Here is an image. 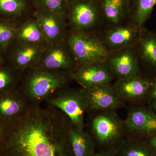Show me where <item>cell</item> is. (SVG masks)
<instances>
[{
    "label": "cell",
    "mask_w": 156,
    "mask_h": 156,
    "mask_svg": "<svg viewBox=\"0 0 156 156\" xmlns=\"http://www.w3.org/2000/svg\"><path fill=\"white\" fill-rule=\"evenodd\" d=\"M71 124L62 112L47 105H30L6 125L1 156H73L69 139Z\"/></svg>",
    "instance_id": "6da1fadb"
},
{
    "label": "cell",
    "mask_w": 156,
    "mask_h": 156,
    "mask_svg": "<svg viewBox=\"0 0 156 156\" xmlns=\"http://www.w3.org/2000/svg\"><path fill=\"white\" fill-rule=\"evenodd\" d=\"M71 73L34 66L23 73L18 89L30 105H41L68 87L73 80Z\"/></svg>",
    "instance_id": "7a4b0ae2"
},
{
    "label": "cell",
    "mask_w": 156,
    "mask_h": 156,
    "mask_svg": "<svg viewBox=\"0 0 156 156\" xmlns=\"http://www.w3.org/2000/svg\"><path fill=\"white\" fill-rule=\"evenodd\" d=\"M87 132L96 147L103 150H118L126 138L124 120L116 111L89 112Z\"/></svg>",
    "instance_id": "3957f363"
},
{
    "label": "cell",
    "mask_w": 156,
    "mask_h": 156,
    "mask_svg": "<svg viewBox=\"0 0 156 156\" xmlns=\"http://www.w3.org/2000/svg\"><path fill=\"white\" fill-rule=\"evenodd\" d=\"M66 41L76 62L77 67L105 60L108 53L99 34L68 29Z\"/></svg>",
    "instance_id": "277c9868"
},
{
    "label": "cell",
    "mask_w": 156,
    "mask_h": 156,
    "mask_svg": "<svg viewBox=\"0 0 156 156\" xmlns=\"http://www.w3.org/2000/svg\"><path fill=\"white\" fill-rule=\"evenodd\" d=\"M47 105L58 109L69 120L72 126L85 129V115L88 102L83 88L62 89L46 101Z\"/></svg>",
    "instance_id": "5b68a950"
},
{
    "label": "cell",
    "mask_w": 156,
    "mask_h": 156,
    "mask_svg": "<svg viewBox=\"0 0 156 156\" xmlns=\"http://www.w3.org/2000/svg\"><path fill=\"white\" fill-rule=\"evenodd\" d=\"M66 21L69 29L96 32L103 23L99 0H69Z\"/></svg>",
    "instance_id": "8992f818"
},
{
    "label": "cell",
    "mask_w": 156,
    "mask_h": 156,
    "mask_svg": "<svg viewBox=\"0 0 156 156\" xmlns=\"http://www.w3.org/2000/svg\"><path fill=\"white\" fill-rule=\"evenodd\" d=\"M124 125L126 137L145 140L156 134V112L150 107L132 105Z\"/></svg>",
    "instance_id": "52a82bcc"
},
{
    "label": "cell",
    "mask_w": 156,
    "mask_h": 156,
    "mask_svg": "<svg viewBox=\"0 0 156 156\" xmlns=\"http://www.w3.org/2000/svg\"><path fill=\"white\" fill-rule=\"evenodd\" d=\"M105 61L117 80L143 74L135 47L108 51Z\"/></svg>",
    "instance_id": "ba28073f"
},
{
    "label": "cell",
    "mask_w": 156,
    "mask_h": 156,
    "mask_svg": "<svg viewBox=\"0 0 156 156\" xmlns=\"http://www.w3.org/2000/svg\"><path fill=\"white\" fill-rule=\"evenodd\" d=\"M35 66L50 70L72 73L77 67L71 50L66 41L48 45Z\"/></svg>",
    "instance_id": "9c48e42d"
},
{
    "label": "cell",
    "mask_w": 156,
    "mask_h": 156,
    "mask_svg": "<svg viewBox=\"0 0 156 156\" xmlns=\"http://www.w3.org/2000/svg\"><path fill=\"white\" fill-rule=\"evenodd\" d=\"M73 80L83 89L112 83L115 79L105 60L94 62L77 67L71 73Z\"/></svg>",
    "instance_id": "30bf717a"
},
{
    "label": "cell",
    "mask_w": 156,
    "mask_h": 156,
    "mask_svg": "<svg viewBox=\"0 0 156 156\" xmlns=\"http://www.w3.org/2000/svg\"><path fill=\"white\" fill-rule=\"evenodd\" d=\"M83 89L88 102V113L103 110L117 111L126 107V103L117 94L113 84H105Z\"/></svg>",
    "instance_id": "8fae6325"
},
{
    "label": "cell",
    "mask_w": 156,
    "mask_h": 156,
    "mask_svg": "<svg viewBox=\"0 0 156 156\" xmlns=\"http://www.w3.org/2000/svg\"><path fill=\"white\" fill-rule=\"evenodd\" d=\"M47 46L29 44L15 41L6 51L7 61L22 74L27 69L37 64Z\"/></svg>",
    "instance_id": "7c38bea8"
},
{
    "label": "cell",
    "mask_w": 156,
    "mask_h": 156,
    "mask_svg": "<svg viewBox=\"0 0 156 156\" xmlns=\"http://www.w3.org/2000/svg\"><path fill=\"white\" fill-rule=\"evenodd\" d=\"M33 16L41 29L48 45L56 44L65 40L68 27L63 17L43 9H36Z\"/></svg>",
    "instance_id": "4fadbf2b"
},
{
    "label": "cell",
    "mask_w": 156,
    "mask_h": 156,
    "mask_svg": "<svg viewBox=\"0 0 156 156\" xmlns=\"http://www.w3.org/2000/svg\"><path fill=\"white\" fill-rule=\"evenodd\" d=\"M153 77L141 75L117 80L113 84L117 94L125 103L135 104L148 96Z\"/></svg>",
    "instance_id": "5bb4252c"
},
{
    "label": "cell",
    "mask_w": 156,
    "mask_h": 156,
    "mask_svg": "<svg viewBox=\"0 0 156 156\" xmlns=\"http://www.w3.org/2000/svg\"><path fill=\"white\" fill-rule=\"evenodd\" d=\"M139 29L131 23L107 27L99 35L108 51L135 47Z\"/></svg>",
    "instance_id": "9a60e30c"
},
{
    "label": "cell",
    "mask_w": 156,
    "mask_h": 156,
    "mask_svg": "<svg viewBox=\"0 0 156 156\" xmlns=\"http://www.w3.org/2000/svg\"><path fill=\"white\" fill-rule=\"evenodd\" d=\"M136 53L140 67L156 75V33L140 28L136 46Z\"/></svg>",
    "instance_id": "2e32d148"
},
{
    "label": "cell",
    "mask_w": 156,
    "mask_h": 156,
    "mask_svg": "<svg viewBox=\"0 0 156 156\" xmlns=\"http://www.w3.org/2000/svg\"><path fill=\"white\" fill-rule=\"evenodd\" d=\"M30 105L17 89L0 95V119L6 124L24 114Z\"/></svg>",
    "instance_id": "e0dca14e"
},
{
    "label": "cell",
    "mask_w": 156,
    "mask_h": 156,
    "mask_svg": "<svg viewBox=\"0 0 156 156\" xmlns=\"http://www.w3.org/2000/svg\"><path fill=\"white\" fill-rule=\"evenodd\" d=\"M103 23L107 27L128 23L130 0H99Z\"/></svg>",
    "instance_id": "ac0fdd59"
},
{
    "label": "cell",
    "mask_w": 156,
    "mask_h": 156,
    "mask_svg": "<svg viewBox=\"0 0 156 156\" xmlns=\"http://www.w3.org/2000/svg\"><path fill=\"white\" fill-rule=\"evenodd\" d=\"M33 0H0V19L22 22L33 15Z\"/></svg>",
    "instance_id": "d6986e66"
},
{
    "label": "cell",
    "mask_w": 156,
    "mask_h": 156,
    "mask_svg": "<svg viewBox=\"0 0 156 156\" xmlns=\"http://www.w3.org/2000/svg\"><path fill=\"white\" fill-rule=\"evenodd\" d=\"M68 136L73 156H92L95 153V142L85 129L71 125Z\"/></svg>",
    "instance_id": "ffe728a7"
},
{
    "label": "cell",
    "mask_w": 156,
    "mask_h": 156,
    "mask_svg": "<svg viewBox=\"0 0 156 156\" xmlns=\"http://www.w3.org/2000/svg\"><path fill=\"white\" fill-rule=\"evenodd\" d=\"M15 41L29 44L48 46L41 29L33 16L19 23Z\"/></svg>",
    "instance_id": "44dd1931"
},
{
    "label": "cell",
    "mask_w": 156,
    "mask_h": 156,
    "mask_svg": "<svg viewBox=\"0 0 156 156\" xmlns=\"http://www.w3.org/2000/svg\"><path fill=\"white\" fill-rule=\"evenodd\" d=\"M156 5V0H130L128 23L138 29L143 27Z\"/></svg>",
    "instance_id": "7402d4cb"
},
{
    "label": "cell",
    "mask_w": 156,
    "mask_h": 156,
    "mask_svg": "<svg viewBox=\"0 0 156 156\" xmlns=\"http://www.w3.org/2000/svg\"><path fill=\"white\" fill-rule=\"evenodd\" d=\"M117 156H154L144 140L126 137L117 150Z\"/></svg>",
    "instance_id": "603a6c76"
},
{
    "label": "cell",
    "mask_w": 156,
    "mask_h": 156,
    "mask_svg": "<svg viewBox=\"0 0 156 156\" xmlns=\"http://www.w3.org/2000/svg\"><path fill=\"white\" fill-rule=\"evenodd\" d=\"M22 74L7 63L0 66V95L17 89Z\"/></svg>",
    "instance_id": "cb8c5ba5"
},
{
    "label": "cell",
    "mask_w": 156,
    "mask_h": 156,
    "mask_svg": "<svg viewBox=\"0 0 156 156\" xmlns=\"http://www.w3.org/2000/svg\"><path fill=\"white\" fill-rule=\"evenodd\" d=\"M19 23L9 20L0 19V49L5 54L15 41Z\"/></svg>",
    "instance_id": "d4e9b609"
},
{
    "label": "cell",
    "mask_w": 156,
    "mask_h": 156,
    "mask_svg": "<svg viewBox=\"0 0 156 156\" xmlns=\"http://www.w3.org/2000/svg\"><path fill=\"white\" fill-rule=\"evenodd\" d=\"M69 0H33L36 9L52 11L66 20Z\"/></svg>",
    "instance_id": "484cf974"
},
{
    "label": "cell",
    "mask_w": 156,
    "mask_h": 156,
    "mask_svg": "<svg viewBox=\"0 0 156 156\" xmlns=\"http://www.w3.org/2000/svg\"><path fill=\"white\" fill-rule=\"evenodd\" d=\"M148 97L149 100L150 107L156 112V75L153 79L152 83Z\"/></svg>",
    "instance_id": "4316f807"
},
{
    "label": "cell",
    "mask_w": 156,
    "mask_h": 156,
    "mask_svg": "<svg viewBox=\"0 0 156 156\" xmlns=\"http://www.w3.org/2000/svg\"><path fill=\"white\" fill-rule=\"evenodd\" d=\"M92 156H117V150L115 149L103 150L95 152Z\"/></svg>",
    "instance_id": "83f0119b"
},
{
    "label": "cell",
    "mask_w": 156,
    "mask_h": 156,
    "mask_svg": "<svg viewBox=\"0 0 156 156\" xmlns=\"http://www.w3.org/2000/svg\"><path fill=\"white\" fill-rule=\"evenodd\" d=\"M149 146L154 156H156V134L145 140Z\"/></svg>",
    "instance_id": "f1b7e54d"
},
{
    "label": "cell",
    "mask_w": 156,
    "mask_h": 156,
    "mask_svg": "<svg viewBox=\"0 0 156 156\" xmlns=\"http://www.w3.org/2000/svg\"><path fill=\"white\" fill-rule=\"evenodd\" d=\"M5 54L0 49V66L8 63Z\"/></svg>",
    "instance_id": "f546056e"
},
{
    "label": "cell",
    "mask_w": 156,
    "mask_h": 156,
    "mask_svg": "<svg viewBox=\"0 0 156 156\" xmlns=\"http://www.w3.org/2000/svg\"><path fill=\"white\" fill-rule=\"evenodd\" d=\"M7 124L4 122L2 120L0 119V142L2 137L3 133L5 131Z\"/></svg>",
    "instance_id": "4dcf8cb0"
}]
</instances>
